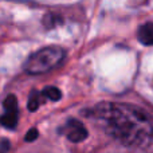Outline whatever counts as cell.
<instances>
[{
    "label": "cell",
    "mask_w": 153,
    "mask_h": 153,
    "mask_svg": "<svg viewBox=\"0 0 153 153\" xmlns=\"http://www.w3.org/2000/svg\"><path fill=\"white\" fill-rule=\"evenodd\" d=\"M91 117L125 146L153 153V118L145 110L124 102H101L93 108Z\"/></svg>",
    "instance_id": "1"
},
{
    "label": "cell",
    "mask_w": 153,
    "mask_h": 153,
    "mask_svg": "<svg viewBox=\"0 0 153 153\" xmlns=\"http://www.w3.org/2000/svg\"><path fill=\"white\" fill-rule=\"evenodd\" d=\"M63 59V48L58 47V46H48V47L40 48L39 51L32 54L24 63V70L26 73L32 75L45 74V73L51 71L53 69L58 67Z\"/></svg>",
    "instance_id": "2"
},
{
    "label": "cell",
    "mask_w": 153,
    "mask_h": 153,
    "mask_svg": "<svg viewBox=\"0 0 153 153\" xmlns=\"http://www.w3.org/2000/svg\"><path fill=\"white\" fill-rule=\"evenodd\" d=\"M18 101L15 95H8L4 101V113L0 117V124L8 129H13L18 124Z\"/></svg>",
    "instance_id": "3"
},
{
    "label": "cell",
    "mask_w": 153,
    "mask_h": 153,
    "mask_svg": "<svg viewBox=\"0 0 153 153\" xmlns=\"http://www.w3.org/2000/svg\"><path fill=\"white\" fill-rule=\"evenodd\" d=\"M63 134L69 138L73 143H79L83 141L87 137V129L85 128V125L78 120H69L66 122V125L62 129Z\"/></svg>",
    "instance_id": "4"
},
{
    "label": "cell",
    "mask_w": 153,
    "mask_h": 153,
    "mask_svg": "<svg viewBox=\"0 0 153 153\" xmlns=\"http://www.w3.org/2000/svg\"><path fill=\"white\" fill-rule=\"evenodd\" d=\"M137 38L143 45L153 46V23H146L138 28Z\"/></svg>",
    "instance_id": "5"
},
{
    "label": "cell",
    "mask_w": 153,
    "mask_h": 153,
    "mask_svg": "<svg viewBox=\"0 0 153 153\" xmlns=\"http://www.w3.org/2000/svg\"><path fill=\"white\" fill-rule=\"evenodd\" d=\"M40 94H42L43 98H48V100H51V101H59L61 100V97H62L61 90L56 89V87H53V86L46 87Z\"/></svg>",
    "instance_id": "6"
},
{
    "label": "cell",
    "mask_w": 153,
    "mask_h": 153,
    "mask_svg": "<svg viewBox=\"0 0 153 153\" xmlns=\"http://www.w3.org/2000/svg\"><path fill=\"white\" fill-rule=\"evenodd\" d=\"M40 102H42V94L38 91H32L31 95H30V100H28V110L35 111L39 108Z\"/></svg>",
    "instance_id": "7"
},
{
    "label": "cell",
    "mask_w": 153,
    "mask_h": 153,
    "mask_svg": "<svg viewBox=\"0 0 153 153\" xmlns=\"http://www.w3.org/2000/svg\"><path fill=\"white\" fill-rule=\"evenodd\" d=\"M36 137H38V130L36 129H31L26 134V141H34Z\"/></svg>",
    "instance_id": "8"
},
{
    "label": "cell",
    "mask_w": 153,
    "mask_h": 153,
    "mask_svg": "<svg viewBox=\"0 0 153 153\" xmlns=\"http://www.w3.org/2000/svg\"><path fill=\"white\" fill-rule=\"evenodd\" d=\"M7 151H8V144L3 143V148H0V153H7Z\"/></svg>",
    "instance_id": "9"
}]
</instances>
